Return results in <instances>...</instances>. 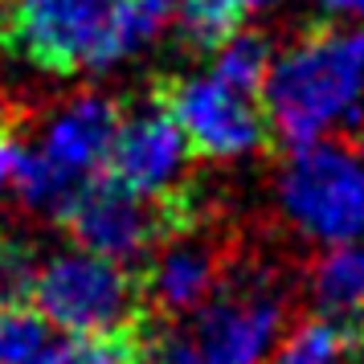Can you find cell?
<instances>
[{
    "mask_svg": "<svg viewBox=\"0 0 364 364\" xmlns=\"http://www.w3.org/2000/svg\"><path fill=\"white\" fill-rule=\"evenodd\" d=\"M176 4L181 0H119L107 41H102L99 70H111L119 62H127L132 53L148 50L168 25H176Z\"/></svg>",
    "mask_w": 364,
    "mask_h": 364,
    "instance_id": "5bb4252c",
    "label": "cell"
},
{
    "mask_svg": "<svg viewBox=\"0 0 364 364\" xmlns=\"http://www.w3.org/2000/svg\"><path fill=\"white\" fill-rule=\"evenodd\" d=\"M242 13H246L242 0H181L176 4V29H181L188 50L213 53L237 33Z\"/></svg>",
    "mask_w": 364,
    "mask_h": 364,
    "instance_id": "9a60e30c",
    "label": "cell"
},
{
    "mask_svg": "<svg viewBox=\"0 0 364 364\" xmlns=\"http://www.w3.org/2000/svg\"><path fill=\"white\" fill-rule=\"evenodd\" d=\"M217 274H221V262H217V250L209 242H197V237H168L156 262L144 270V287H148V303L156 311L181 315V311H197L205 299L217 291Z\"/></svg>",
    "mask_w": 364,
    "mask_h": 364,
    "instance_id": "30bf717a",
    "label": "cell"
},
{
    "mask_svg": "<svg viewBox=\"0 0 364 364\" xmlns=\"http://www.w3.org/2000/svg\"><path fill=\"white\" fill-rule=\"evenodd\" d=\"M262 111L287 148L352 127L364 115V25H315L270 53Z\"/></svg>",
    "mask_w": 364,
    "mask_h": 364,
    "instance_id": "6da1fadb",
    "label": "cell"
},
{
    "mask_svg": "<svg viewBox=\"0 0 364 364\" xmlns=\"http://www.w3.org/2000/svg\"><path fill=\"white\" fill-rule=\"evenodd\" d=\"M151 364H209V360L193 348L188 331H168L151 344Z\"/></svg>",
    "mask_w": 364,
    "mask_h": 364,
    "instance_id": "ac0fdd59",
    "label": "cell"
},
{
    "mask_svg": "<svg viewBox=\"0 0 364 364\" xmlns=\"http://www.w3.org/2000/svg\"><path fill=\"white\" fill-rule=\"evenodd\" d=\"M115 127L119 102L107 95H95V90L53 107L41 123V132L29 144H21L17 181H13L21 200L33 213L62 221L74 197L107 172Z\"/></svg>",
    "mask_w": 364,
    "mask_h": 364,
    "instance_id": "7a4b0ae2",
    "label": "cell"
},
{
    "mask_svg": "<svg viewBox=\"0 0 364 364\" xmlns=\"http://www.w3.org/2000/svg\"><path fill=\"white\" fill-rule=\"evenodd\" d=\"M323 13H336V17H364V0H307Z\"/></svg>",
    "mask_w": 364,
    "mask_h": 364,
    "instance_id": "ffe728a7",
    "label": "cell"
},
{
    "mask_svg": "<svg viewBox=\"0 0 364 364\" xmlns=\"http://www.w3.org/2000/svg\"><path fill=\"white\" fill-rule=\"evenodd\" d=\"M364 360V319L311 315L279 340L266 364H360Z\"/></svg>",
    "mask_w": 364,
    "mask_h": 364,
    "instance_id": "8fae6325",
    "label": "cell"
},
{
    "mask_svg": "<svg viewBox=\"0 0 364 364\" xmlns=\"http://www.w3.org/2000/svg\"><path fill=\"white\" fill-rule=\"evenodd\" d=\"M21 139L17 135V123L9 115H0V197L13 188V181H17V160H21Z\"/></svg>",
    "mask_w": 364,
    "mask_h": 364,
    "instance_id": "d6986e66",
    "label": "cell"
},
{
    "mask_svg": "<svg viewBox=\"0 0 364 364\" xmlns=\"http://www.w3.org/2000/svg\"><path fill=\"white\" fill-rule=\"evenodd\" d=\"M279 328L282 299L262 282H237L200 303L188 340L209 364H258Z\"/></svg>",
    "mask_w": 364,
    "mask_h": 364,
    "instance_id": "9c48e42d",
    "label": "cell"
},
{
    "mask_svg": "<svg viewBox=\"0 0 364 364\" xmlns=\"http://www.w3.org/2000/svg\"><path fill=\"white\" fill-rule=\"evenodd\" d=\"M270 0H242V9H266Z\"/></svg>",
    "mask_w": 364,
    "mask_h": 364,
    "instance_id": "44dd1931",
    "label": "cell"
},
{
    "mask_svg": "<svg viewBox=\"0 0 364 364\" xmlns=\"http://www.w3.org/2000/svg\"><path fill=\"white\" fill-rule=\"evenodd\" d=\"M62 225L78 242V250H90V254L132 266L139 258H148L151 250H160L168 237L188 230V200L139 197V193L115 184L102 172L99 181H90L74 197Z\"/></svg>",
    "mask_w": 364,
    "mask_h": 364,
    "instance_id": "5b68a950",
    "label": "cell"
},
{
    "mask_svg": "<svg viewBox=\"0 0 364 364\" xmlns=\"http://www.w3.org/2000/svg\"><path fill=\"white\" fill-rule=\"evenodd\" d=\"M66 336H58L33 303H0V364H58Z\"/></svg>",
    "mask_w": 364,
    "mask_h": 364,
    "instance_id": "4fadbf2b",
    "label": "cell"
},
{
    "mask_svg": "<svg viewBox=\"0 0 364 364\" xmlns=\"http://www.w3.org/2000/svg\"><path fill=\"white\" fill-rule=\"evenodd\" d=\"M311 295L319 315L364 319V237L331 246L311 270Z\"/></svg>",
    "mask_w": 364,
    "mask_h": 364,
    "instance_id": "7c38bea8",
    "label": "cell"
},
{
    "mask_svg": "<svg viewBox=\"0 0 364 364\" xmlns=\"http://www.w3.org/2000/svg\"><path fill=\"white\" fill-rule=\"evenodd\" d=\"M282 217L303 237L323 246H344L364 237V160L340 139H315L279 168Z\"/></svg>",
    "mask_w": 364,
    "mask_h": 364,
    "instance_id": "277c9868",
    "label": "cell"
},
{
    "mask_svg": "<svg viewBox=\"0 0 364 364\" xmlns=\"http://www.w3.org/2000/svg\"><path fill=\"white\" fill-rule=\"evenodd\" d=\"M37 258L13 233H0V303H29L37 279Z\"/></svg>",
    "mask_w": 364,
    "mask_h": 364,
    "instance_id": "e0dca14e",
    "label": "cell"
},
{
    "mask_svg": "<svg viewBox=\"0 0 364 364\" xmlns=\"http://www.w3.org/2000/svg\"><path fill=\"white\" fill-rule=\"evenodd\" d=\"M164 107L172 111L176 127L184 132L188 148L209 156V160H237L266 144V111L262 90L242 86L217 74L213 66L184 74L160 90Z\"/></svg>",
    "mask_w": 364,
    "mask_h": 364,
    "instance_id": "52a82bcc",
    "label": "cell"
},
{
    "mask_svg": "<svg viewBox=\"0 0 364 364\" xmlns=\"http://www.w3.org/2000/svg\"><path fill=\"white\" fill-rule=\"evenodd\" d=\"M37 311L66 336H111L148 323V287L132 266L90 250L53 254L37 266L33 295Z\"/></svg>",
    "mask_w": 364,
    "mask_h": 364,
    "instance_id": "3957f363",
    "label": "cell"
},
{
    "mask_svg": "<svg viewBox=\"0 0 364 364\" xmlns=\"http://www.w3.org/2000/svg\"><path fill=\"white\" fill-rule=\"evenodd\" d=\"M119 0H4L0 46L46 74L99 70Z\"/></svg>",
    "mask_w": 364,
    "mask_h": 364,
    "instance_id": "8992f818",
    "label": "cell"
},
{
    "mask_svg": "<svg viewBox=\"0 0 364 364\" xmlns=\"http://www.w3.org/2000/svg\"><path fill=\"white\" fill-rule=\"evenodd\" d=\"M188 139L176 127L172 111L164 107L160 95L139 99L135 107L119 111L115 144L107 160V176L123 188L151 200L184 197V172H188Z\"/></svg>",
    "mask_w": 364,
    "mask_h": 364,
    "instance_id": "ba28073f",
    "label": "cell"
},
{
    "mask_svg": "<svg viewBox=\"0 0 364 364\" xmlns=\"http://www.w3.org/2000/svg\"><path fill=\"white\" fill-rule=\"evenodd\" d=\"M58 364H151V340L144 328L111 336H70Z\"/></svg>",
    "mask_w": 364,
    "mask_h": 364,
    "instance_id": "2e32d148",
    "label": "cell"
},
{
    "mask_svg": "<svg viewBox=\"0 0 364 364\" xmlns=\"http://www.w3.org/2000/svg\"><path fill=\"white\" fill-rule=\"evenodd\" d=\"M360 160H364V132H360Z\"/></svg>",
    "mask_w": 364,
    "mask_h": 364,
    "instance_id": "7402d4cb",
    "label": "cell"
},
{
    "mask_svg": "<svg viewBox=\"0 0 364 364\" xmlns=\"http://www.w3.org/2000/svg\"><path fill=\"white\" fill-rule=\"evenodd\" d=\"M360 364H364V360H360Z\"/></svg>",
    "mask_w": 364,
    "mask_h": 364,
    "instance_id": "603a6c76",
    "label": "cell"
}]
</instances>
